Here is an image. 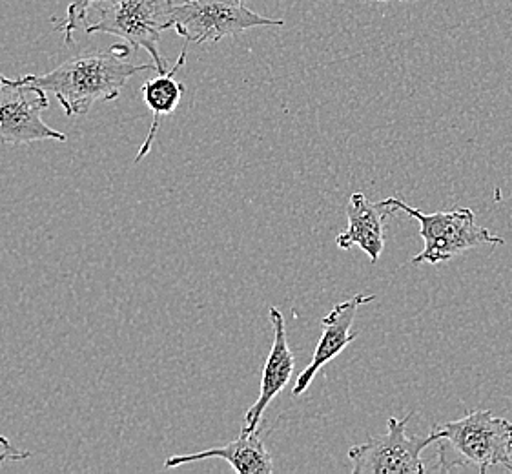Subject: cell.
Here are the masks:
<instances>
[{"instance_id":"5bb4252c","label":"cell","mask_w":512,"mask_h":474,"mask_svg":"<svg viewBox=\"0 0 512 474\" xmlns=\"http://www.w3.org/2000/svg\"><path fill=\"white\" fill-rule=\"evenodd\" d=\"M30 451H22L17 445L11 444L6 436L0 434V462H21L30 458Z\"/></svg>"},{"instance_id":"6da1fadb","label":"cell","mask_w":512,"mask_h":474,"mask_svg":"<svg viewBox=\"0 0 512 474\" xmlns=\"http://www.w3.org/2000/svg\"><path fill=\"white\" fill-rule=\"evenodd\" d=\"M128 44L112 46L108 52L77 53L55 70L26 75L44 92L53 93L64 114L86 115L93 104L115 101L130 77L141 72H157L155 64H132Z\"/></svg>"},{"instance_id":"8fae6325","label":"cell","mask_w":512,"mask_h":474,"mask_svg":"<svg viewBox=\"0 0 512 474\" xmlns=\"http://www.w3.org/2000/svg\"><path fill=\"white\" fill-rule=\"evenodd\" d=\"M210 458H219L225 460L237 474H272L274 473V462L272 456L259 438V434H239V438L223 445V447H214L208 451L194 454H179V456H170L166 458L164 467L172 469L179 465L190 464V462H199V460H210Z\"/></svg>"},{"instance_id":"9c48e42d","label":"cell","mask_w":512,"mask_h":474,"mask_svg":"<svg viewBox=\"0 0 512 474\" xmlns=\"http://www.w3.org/2000/svg\"><path fill=\"white\" fill-rule=\"evenodd\" d=\"M268 312H270V321L274 327V341H272V349L268 352V358L263 367L259 398L245 414V423L241 429V433L245 434L257 433V427L263 420L268 405L272 403L279 392L287 387L288 382L294 376V369H296V358L288 347L285 316L276 307H270Z\"/></svg>"},{"instance_id":"9a60e30c","label":"cell","mask_w":512,"mask_h":474,"mask_svg":"<svg viewBox=\"0 0 512 474\" xmlns=\"http://www.w3.org/2000/svg\"><path fill=\"white\" fill-rule=\"evenodd\" d=\"M378 2H383V0H378ZM401 2H409V0H401Z\"/></svg>"},{"instance_id":"5b68a950","label":"cell","mask_w":512,"mask_h":474,"mask_svg":"<svg viewBox=\"0 0 512 474\" xmlns=\"http://www.w3.org/2000/svg\"><path fill=\"white\" fill-rule=\"evenodd\" d=\"M246 8V0H188L174 6L172 28L194 44L219 42L259 26H283Z\"/></svg>"},{"instance_id":"277c9868","label":"cell","mask_w":512,"mask_h":474,"mask_svg":"<svg viewBox=\"0 0 512 474\" xmlns=\"http://www.w3.org/2000/svg\"><path fill=\"white\" fill-rule=\"evenodd\" d=\"M174 0H112L97 21L86 26V35H115L132 50L143 48L150 53L157 73L170 72V64L159 52L164 30L172 28Z\"/></svg>"},{"instance_id":"7a4b0ae2","label":"cell","mask_w":512,"mask_h":474,"mask_svg":"<svg viewBox=\"0 0 512 474\" xmlns=\"http://www.w3.org/2000/svg\"><path fill=\"white\" fill-rule=\"evenodd\" d=\"M436 436L440 471L472 465L480 473L502 465L512 471V423L491 411H472L460 420L440 423Z\"/></svg>"},{"instance_id":"30bf717a","label":"cell","mask_w":512,"mask_h":474,"mask_svg":"<svg viewBox=\"0 0 512 474\" xmlns=\"http://www.w3.org/2000/svg\"><path fill=\"white\" fill-rule=\"evenodd\" d=\"M392 212L396 210L381 205V201L372 203L361 192L352 194L347 205L349 227L336 237V245L341 250L359 247L376 263L385 248V221Z\"/></svg>"},{"instance_id":"8992f818","label":"cell","mask_w":512,"mask_h":474,"mask_svg":"<svg viewBox=\"0 0 512 474\" xmlns=\"http://www.w3.org/2000/svg\"><path fill=\"white\" fill-rule=\"evenodd\" d=\"M48 106V92L28 81L26 75L8 79L0 73V145H30L37 141L66 143L68 135L42 121V112Z\"/></svg>"},{"instance_id":"52a82bcc","label":"cell","mask_w":512,"mask_h":474,"mask_svg":"<svg viewBox=\"0 0 512 474\" xmlns=\"http://www.w3.org/2000/svg\"><path fill=\"white\" fill-rule=\"evenodd\" d=\"M414 413L405 418H389L387 433L354 445L349 451L352 474H423L427 467L421 453L436 444V436H407V425Z\"/></svg>"},{"instance_id":"4fadbf2b","label":"cell","mask_w":512,"mask_h":474,"mask_svg":"<svg viewBox=\"0 0 512 474\" xmlns=\"http://www.w3.org/2000/svg\"><path fill=\"white\" fill-rule=\"evenodd\" d=\"M103 0H68V10L66 17L61 24H57V30L64 33V42L72 44L75 41V31L81 28L82 24L88 19V11L92 10L95 4Z\"/></svg>"},{"instance_id":"7c38bea8","label":"cell","mask_w":512,"mask_h":474,"mask_svg":"<svg viewBox=\"0 0 512 474\" xmlns=\"http://www.w3.org/2000/svg\"><path fill=\"white\" fill-rule=\"evenodd\" d=\"M186 62V48L179 55V59L175 62L174 66L170 68V72L157 73V77L148 79L146 83L141 86V93H143V101L150 110H152V126L146 134L143 145L139 148V152L135 155V165L141 163L146 155L150 154L152 145H154L155 135L159 130V124L163 117L174 114L177 106L183 99L185 93V84L175 81V73L179 72Z\"/></svg>"},{"instance_id":"3957f363","label":"cell","mask_w":512,"mask_h":474,"mask_svg":"<svg viewBox=\"0 0 512 474\" xmlns=\"http://www.w3.org/2000/svg\"><path fill=\"white\" fill-rule=\"evenodd\" d=\"M381 205L401 210L407 216L418 221L420 236L423 239V250L412 265H440L449 259L456 258L461 252L482 245H503V237L492 234L487 227L476 223V216L471 208H456L451 212H421L420 208L410 207L400 197H387Z\"/></svg>"},{"instance_id":"ba28073f","label":"cell","mask_w":512,"mask_h":474,"mask_svg":"<svg viewBox=\"0 0 512 474\" xmlns=\"http://www.w3.org/2000/svg\"><path fill=\"white\" fill-rule=\"evenodd\" d=\"M374 298H376L374 294H358V296L347 299L343 303H338L321 320L323 334L319 338L318 347L314 351L312 361L308 363V367H305V371L297 376L296 385L292 389V396H301L303 392L307 391L308 387L314 382L316 374L327 363H330L336 356L345 351L352 341L358 338V334L352 332V325H354V320L358 316L359 307L367 305Z\"/></svg>"}]
</instances>
